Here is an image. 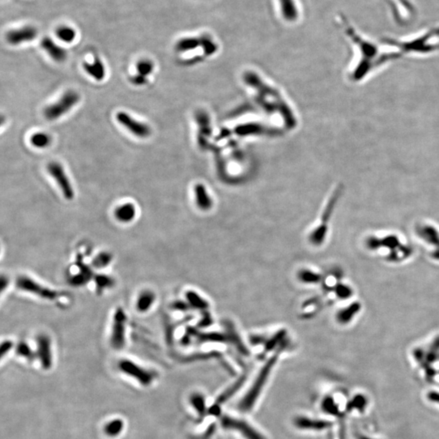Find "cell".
<instances>
[{"label": "cell", "instance_id": "6da1fadb", "mask_svg": "<svg viewBox=\"0 0 439 439\" xmlns=\"http://www.w3.org/2000/svg\"><path fill=\"white\" fill-rule=\"evenodd\" d=\"M342 25L355 50V58L347 71V77L350 82L353 83L364 82L388 63L400 58L401 55L397 51L386 52L381 51L376 43L356 32L344 18L342 19Z\"/></svg>", "mask_w": 439, "mask_h": 439}, {"label": "cell", "instance_id": "7a4b0ae2", "mask_svg": "<svg viewBox=\"0 0 439 439\" xmlns=\"http://www.w3.org/2000/svg\"><path fill=\"white\" fill-rule=\"evenodd\" d=\"M244 81L263 109L269 112V115L274 116L273 113H276V116L279 120L281 119L285 125L292 129V126L296 124L295 114L278 88L274 87L271 83L266 82L255 72H246Z\"/></svg>", "mask_w": 439, "mask_h": 439}, {"label": "cell", "instance_id": "3957f363", "mask_svg": "<svg viewBox=\"0 0 439 439\" xmlns=\"http://www.w3.org/2000/svg\"><path fill=\"white\" fill-rule=\"evenodd\" d=\"M387 44L402 55H426L439 51V28L433 29L407 41L388 39Z\"/></svg>", "mask_w": 439, "mask_h": 439}, {"label": "cell", "instance_id": "277c9868", "mask_svg": "<svg viewBox=\"0 0 439 439\" xmlns=\"http://www.w3.org/2000/svg\"><path fill=\"white\" fill-rule=\"evenodd\" d=\"M278 355H274L269 360L267 364H265L256 377L254 384L252 385L250 390H248V394L243 398L241 403L239 405V408L243 411H249L253 407L257 398L260 396L263 388L265 386L266 381L269 378V374L271 372L272 368L277 362Z\"/></svg>", "mask_w": 439, "mask_h": 439}, {"label": "cell", "instance_id": "5b68a950", "mask_svg": "<svg viewBox=\"0 0 439 439\" xmlns=\"http://www.w3.org/2000/svg\"><path fill=\"white\" fill-rule=\"evenodd\" d=\"M126 326L127 315L121 307H118L113 315L109 338L111 347L116 351H120L125 347L126 343Z\"/></svg>", "mask_w": 439, "mask_h": 439}, {"label": "cell", "instance_id": "8992f818", "mask_svg": "<svg viewBox=\"0 0 439 439\" xmlns=\"http://www.w3.org/2000/svg\"><path fill=\"white\" fill-rule=\"evenodd\" d=\"M16 287L19 291L28 293L48 301H53L59 297L57 291L43 286L28 276H19L16 281Z\"/></svg>", "mask_w": 439, "mask_h": 439}, {"label": "cell", "instance_id": "52a82bcc", "mask_svg": "<svg viewBox=\"0 0 439 439\" xmlns=\"http://www.w3.org/2000/svg\"><path fill=\"white\" fill-rule=\"evenodd\" d=\"M80 101V95L74 91H69L61 96L55 104L48 106L43 114L49 121H55L66 114Z\"/></svg>", "mask_w": 439, "mask_h": 439}, {"label": "cell", "instance_id": "ba28073f", "mask_svg": "<svg viewBox=\"0 0 439 439\" xmlns=\"http://www.w3.org/2000/svg\"><path fill=\"white\" fill-rule=\"evenodd\" d=\"M119 369L129 377H133L144 386H148L152 383L154 374L151 371L142 368L134 361L129 360H121L119 362Z\"/></svg>", "mask_w": 439, "mask_h": 439}, {"label": "cell", "instance_id": "9c48e42d", "mask_svg": "<svg viewBox=\"0 0 439 439\" xmlns=\"http://www.w3.org/2000/svg\"><path fill=\"white\" fill-rule=\"evenodd\" d=\"M48 172L49 174L54 178L55 181L58 184L59 187L62 192L63 195L67 200H72L74 198L75 193L73 189L71 182L69 181V177L65 173L63 166L57 162H51L48 164Z\"/></svg>", "mask_w": 439, "mask_h": 439}, {"label": "cell", "instance_id": "30bf717a", "mask_svg": "<svg viewBox=\"0 0 439 439\" xmlns=\"http://www.w3.org/2000/svg\"><path fill=\"white\" fill-rule=\"evenodd\" d=\"M116 121L120 125L129 130L132 134L140 138H148L151 134V129L148 125L133 118L127 112H119L116 115Z\"/></svg>", "mask_w": 439, "mask_h": 439}, {"label": "cell", "instance_id": "8fae6325", "mask_svg": "<svg viewBox=\"0 0 439 439\" xmlns=\"http://www.w3.org/2000/svg\"><path fill=\"white\" fill-rule=\"evenodd\" d=\"M222 426L229 429H235L241 433L246 439H266L262 433L245 420L231 416H224L222 419Z\"/></svg>", "mask_w": 439, "mask_h": 439}, {"label": "cell", "instance_id": "7c38bea8", "mask_svg": "<svg viewBox=\"0 0 439 439\" xmlns=\"http://www.w3.org/2000/svg\"><path fill=\"white\" fill-rule=\"evenodd\" d=\"M38 36V30L35 26H21L12 29L6 33V40L12 46H18L22 43L33 41Z\"/></svg>", "mask_w": 439, "mask_h": 439}, {"label": "cell", "instance_id": "4fadbf2b", "mask_svg": "<svg viewBox=\"0 0 439 439\" xmlns=\"http://www.w3.org/2000/svg\"><path fill=\"white\" fill-rule=\"evenodd\" d=\"M36 355L45 370H49L52 368L53 363L52 340L48 334H42L38 336Z\"/></svg>", "mask_w": 439, "mask_h": 439}, {"label": "cell", "instance_id": "5bb4252c", "mask_svg": "<svg viewBox=\"0 0 439 439\" xmlns=\"http://www.w3.org/2000/svg\"><path fill=\"white\" fill-rule=\"evenodd\" d=\"M394 19L398 23L403 24L408 20L409 16L415 13L413 5L409 0H386Z\"/></svg>", "mask_w": 439, "mask_h": 439}, {"label": "cell", "instance_id": "9a60e30c", "mask_svg": "<svg viewBox=\"0 0 439 439\" xmlns=\"http://www.w3.org/2000/svg\"><path fill=\"white\" fill-rule=\"evenodd\" d=\"M41 47L53 61L57 63L64 62L67 59L68 52L65 48L56 44L49 37L43 38Z\"/></svg>", "mask_w": 439, "mask_h": 439}, {"label": "cell", "instance_id": "2e32d148", "mask_svg": "<svg viewBox=\"0 0 439 439\" xmlns=\"http://www.w3.org/2000/svg\"><path fill=\"white\" fill-rule=\"evenodd\" d=\"M95 274L93 268L86 265H79V270L77 274L71 276L69 279V283L73 287H84L90 281L93 280Z\"/></svg>", "mask_w": 439, "mask_h": 439}, {"label": "cell", "instance_id": "e0dca14e", "mask_svg": "<svg viewBox=\"0 0 439 439\" xmlns=\"http://www.w3.org/2000/svg\"><path fill=\"white\" fill-rule=\"evenodd\" d=\"M114 217L121 224H129L135 219L137 209L134 203L125 202L114 210Z\"/></svg>", "mask_w": 439, "mask_h": 439}, {"label": "cell", "instance_id": "ac0fdd59", "mask_svg": "<svg viewBox=\"0 0 439 439\" xmlns=\"http://www.w3.org/2000/svg\"><path fill=\"white\" fill-rule=\"evenodd\" d=\"M156 300V295L151 290H144L138 295L135 302L136 311L139 313H146L151 310Z\"/></svg>", "mask_w": 439, "mask_h": 439}, {"label": "cell", "instance_id": "d6986e66", "mask_svg": "<svg viewBox=\"0 0 439 439\" xmlns=\"http://www.w3.org/2000/svg\"><path fill=\"white\" fill-rule=\"evenodd\" d=\"M82 66L86 73H88L91 78L98 82H101L105 78L106 72L104 63L102 62L98 56H95L92 62L83 63Z\"/></svg>", "mask_w": 439, "mask_h": 439}, {"label": "cell", "instance_id": "ffe728a7", "mask_svg": "<svg viewBox=\"0 0 439 439\" xmlns=\"http://www.w3.org/2000/svg\"><path fill=\"white\" fill-rule=\"evenodd\" d=\"M295 424L298 428L302 429L322 430L331 426V423L326 420H317L308 417H298L295 419Z\"/></svg>", "mask_w": 439, "mask_h": 439}, {"label": "cell", "instance_id": "44dd1931", "mask_svg": "<svg viewBox=\"0 0 439 439\" xmlns=\"http://www.w3.org/2000/svg\"><path fill=\"white\" fill-rule=\"evenodd\" d=\"M194 198L196 205L201 210H207L212 206L211 198L207 194V189L203 184H197L194 188Z\"/></svg>", "mask_w": 439, "mask_h": 439}, {"label": "cell", "instance_id": "7402d4cb", "mask_svg": "<svg viewBox=\"0 0 439 439\" xmlns=\"http://www.w3.org/2000/svg\"><path fill=\"white\" fill-rule=\"evenodd\" d=\"M282 17L288 22H295L299 17L297 5L295 0H278Z\"/></svg>", "mask_w": 439, "mask_h": 439}, {"label": "cell", "instance_id": "603a6c76", "mask_svg": "<svg viewBox=\"0 0 439 439\" xmlns=\"http://www.w3.org/2000/svg\"><path fill=\"white\" fill-rule=\"evenodd\" d=\"M56 36L60 41L65 43H71L77 38V31L75 29L67 25H61L56 27L55 31Z\"/></svg>", "mask_w": 439, "mask_h": 439}, {"label": "cell", "instance_id": "cb8c5ba5", "mask_svg": "<svg viewBox=\"0 0 439 439\" xmlns=\"http://www.w3.org/2000/svg\"><path fill=\"white\" fill-rule=\"evenodd\" d=\"M360 308H361V306H360V303L355 302L347 308L342 309L337 315L338 322L341 324L349 323L354 318L355 315L357 314L358 312H360Z\"/></svg>", "mask_w": 439, "mask_h": 439}, {"label": "cell", "instance_id": "d4e9b609", "mask_svg": "<svg viewBox=\"0 0 439 439\" xmlns=\"http://www.w3.org/2000/svg\"><path fill=\"white\" fill-rule=\"evenodd\" d=\"M113 261V256L108 252H99L93 258L91 268L95 269H104L108 268Z\"/></svg>", "mask_w": 439, "mask_h": 439}, {"label": "cell", "instance_id": "484cf974", "mask_svg": "<svg viewBox=\"0 0 439 439\" xmlns=\"http://www.w3.org/2000/svg\"><path fill=\"white\" fill-rule=\"evenodd\" d=\"M418 234L422 239L432 245L439 246V235L432 226H422L418 229Z\"/></svg>", "mask_w": 439, "mask_h": 439}, {"label": "cell", "instance_id": "4316f807", "mask_svg": "<svg viewBox=\"0 0 439 439\" xmlns=\"http://www.w3.org/2000/svg\"><path fill=\"white\" fill-rule=\"evenodd\" d=\"M93 281L95 282V287L98 291H104L112 288L116 284L114 279L112 277L104 274H95Z\"/></svg>", "mask_w": 439, "mask_h": 439}, {"label": "cell", "instance_id": "83f0119b", "mask_svg": "<svg viewBox=\"0 0 439 439\" xmlns=\"http://www.w3.org/2000/svg\"><path fill=\"white\" fill-rule=\"evenodd\" d=\"M367 405H368V398H366L364 394H356L347 403V411H353V410H358L360 412H363L365 410Z\"/></svg>", "mask_w": 439, "mask_h": 439}, {"label": "cell", "instance_id": "f1b7e54d", "mask_svg": "<svg viewBox=\"0 0 439 439\" xmlns=\"http://www.w3.org/2000/svg\"><path fill=\"white\" fill-rule=\"evenodd\" d=\"M124 422L121 419H115L108 422L104 427V433L109 437H116L122 432Z\"/></svg>", "mask_w": 439, "mask_h": 439}, {"label": "cell", "instance_id": "f546056e", "mask_svg": "<svg viewBox=\"0 0 439 439\" xmlns=\"http://www.w3.org/2000/svg\"><path fill=\"white\" fill-rule=\"evenodd\" d=\"M31 144L36 148L43 149L48 147L51 144L52 139L48 134L40 132L31 136Z\"/></svg>", "mask_w": 439, "mask_h": 439}, {"label": "cell", "instance_id": "4dcf8cb0", "mask_svg": "<svg viewBox=\"0 0 439 439\" xmlns=\"http://www.w3.org/2000/svg\"><path fill=\"white\" fill-rule=\"evenodd\" d=\"M326 234H327V224L322 223L317 229H315L313 232L311 234L309 238L311 243L314 245H321L326 237Z\"/></svg>", "mask_w": 439, "mask_h": 439}, {"label": "cell", "instance_id": "1f68e13d", "mask_svg": "<svg viewBox=\"0 0 439 439\" xmlns=\"http://www.w3.org/2000/svg\"><path fill=\"white\" fill-rule=\"evenodd\" d=\"M16 352L20 356L26 358L27 360H32L35 359L36 355V352L33 351L30 345L26 342H20L17 347H16Z\"/></svg>", "mask_w": 439, "mask_h": 439}, {"label": "cell", "instance_id": "d6a6232c", "mask_svg": "<svg viewBox=\"0 0 439 439\" xmlns=\"http://www.w3.org/2000/svg\"><path fill=\"white\" fill-rule=\"evenodd\" d=\"M154 64L152 61L149 60H141L138 61V64L136 65V69H137V73L140 75L144 76L147 78V76L151 75V73L154 71Z\"/></svg>", "mask_w": 439, "mask_h": 439}, {"label": "cell", "instance_id": "836d02e7", "mask_svg": "<svg viewBox=\"0 0 439 439\" xmlns=\"http://www.w3.org/2000/svg\"><path fill=\"white\" fill-rule=\"evenodd\" d=\"M244 378L240 379V380H239L235 385H233L231 388H229L228 390H226V391H225L224 393L218 398L217 403H219V404H222V403H224L226 401H227V399L231 398L233 394L236 393V392L239 390V388L241 387L242 385L244 384Z\"/></svg>", "mask_w": 439, "mask_h": 439}, {"label": "cell", "instance_id": "e575fe53", "mask_svg": "<svg viewBox=\"0 0 439 439\" xmlns=\"http://www.w3.org/2000/svg\"><path fill=\"white\" fill-rule=\"evenodd\" d=\"M185 296H186L188 304L193 306L194 308H204V307H207V306L206 302L203 301V299L198 294H196V293L193 292V291H188Z\"/></svg>", "mask_w": 439, "mask_h": 439}, {"label": "cell", "instance_id": "d590c367", "mask_svg": "<svg viewBox=\"0 0 439 439\" xmlns=\"http://www.w3.org/2000/svg\"><path fill=\"white\" fill-rule=\"evenodd\" d=\"M322 408L327 413L333 415H340V411L338 408V405L336 404L334 399L332 398H325L322 402Z\"/></svg>", "mask_w": 439, "mask_h": 439}, {"label": "cell", "instance_id": "8d00e7d4", "mask_svg": "<svg viewBox=\"0 0 439 439\" xmlns=\"http://www.w3.org/2000/svg\"><path fill=\"white\" fill-rule=\"evenodd\" d=\"M190 402L193 407L196 409V411H198V414L203 415L206 411V404H205V399L201 394H195L192 395L190 398Z\"/></svg>", "mask_w": 439, "mask_h": 439}, {"label": "cell", "instance_id": "74e56055", "mask_svg": "<svg viewBox=\"0 0 439 439\" xmlns=\"http://www.w3.org/2000/svg\"><path fill=\"white\" fill-rule=\"evenodd\" d=\"M299 278L302 281L306 283H312V282H318L321 279L320 275L315 274L313 272L309 271V270H304L300 272L299 274Z\"/></svg>", "mask_w": 439, "mask_h": 439}, {"label": "cell", "instance_id": "f35d334b", "mask_svg": "<svg viewBox=\"0 0 439 439\" xmlns=\"http://www.w3.org/2000/svg\"><path fill=\"white\" fill-rule=\"evenodd\" d=\"M380 243H381V247L389 248L392 250L395 249L397 247H399V241L398 238L395 236H388L385 239H380Z\"/></svg>", "mask_w": 439, "mask_h": 439}, {"label": "cell", "instance_id": "ab89813d", "mask_svg": "<svg viewBox=\"0 0 439 439\" xmlns=\"http://www.w3.org/2000/svg\"><path fill=\"white\" fill-rule=\"evenodd\" d=\"M334 291H335L336 295H338V297L341 298V299H347V298L351 297V295H352V290L345 285L338 284L335 287Z\"/></svg>", "mask_w": 439, "mask_h": 439}, {"label": "cell", "instance_id": "60d3db41", "mask_svg": "<svg viewBox=\"0 0 439 439\" xmlns=\"http://www.w3.org/2000/svg\"><path fill=\"white\" fill-rule=\"evenodd\" d=\"M129 82H131L132 84L134 85V86H141L146 85L148 82V80L146 77L136 73L129 78Z\"/></svg>", "mask_w": 439, "mask_h": 439}, {"label": "cell", "instance_id": "b9f144b4", "mask_svg": "<svg viewBox=\"0 0 439 439\" xmlns=\"http://www.w3.org/2000/svg\"><path fill=\"white\" fill-rule=\"evenodd\" d=\"M14 347V343L11 340L3 341L1 343V347H0V355L1 357H4L7 354L9 353L11 351L12 349Z\"/></svg>", "mask_w": 439, "mask_h": 439}, {"label": "cell", "instance_id": "7bdbcfd3", "mask_svg": "<svg viewBox=\"0 0 439 439\" xmlns=\"http://www.w3.org/2000/svg\"><path fill=\"white\" fill-rule=\"evenodd\" d=\"M427 398H428V401L435 402V403H438L439 404V392H428V394H427Z\"/></svg>", "mask_w": 439, "mask_h": 439}, {"label": "cell", "instance_id": "ee69618b", "mask_svg": "<svg viewBox=\"0 0 439 439\" xmlns=\"http://www.w3.org/2000/svg\"><path fill=\"white\" fill-rule=\"evenodd\" d=\"M9 286V279L7 278L6 276H1V280H0V290L2 293L6 290Z\"/></svg>", "mask_w": 439, "mask_h": 439}, {"label": "cell", "instance_id": "f6af8a7d", "mask_svg": "<svg viewBox=\"0 0 439 439\" xmlns=\"http://www.w3.org/2000/svg\"><path fill=\"white\" fill-rule=\"evenodd\" d=\"M358 439H372V438H370V437H366V436H362V435H360V436H359V437H358Z\"/></svg>", "mask_w": 439, "mask_h": 439}, {"label": "cell", "instance_id": "bcb514c9", "mask_svg": "<svg viewBox=\"0 0 439 439\" xmlns=\"http://www.w3.org/2000/svg\"><path fill=\"white\" fill-rule=\"evenodd\" d=\"M433 256H434V258L439 259V252H436V253H435V254L433 255Z\"/></svg>", "mask_w": 439, "mask_h": 439}]
</instances>
